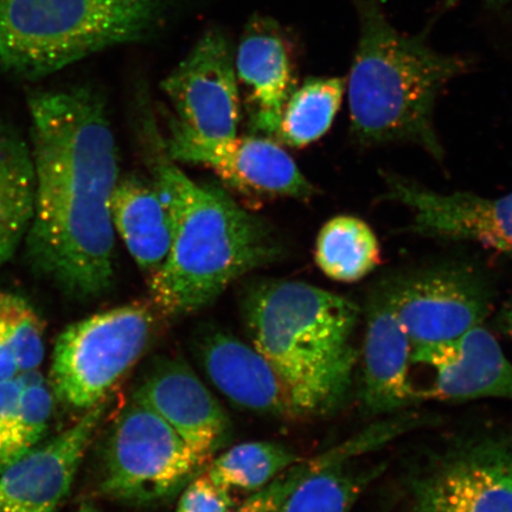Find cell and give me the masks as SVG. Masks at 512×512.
Wrapping results in <instances>:
<instances>
[{
  "label": "cell",
  "instance_id": "6da1fadb",
  "mask_svg": "<svg viewBox=\"0 0 512 512\" xmlns=\"http://www.w3.org/2000/svg\"><path fill=\"white\" fill-rule=\"evenodd\" d=\"M34 209L23 243L37 277L94 299L114 279L111 198L119 159L104 99L87 87L28 94Z\"/></svg>",
  "mask_w": 512,
  "mask_h": 512
},
{
  "label": "cell",
  "instance_id": "7a4b0ae2",
  "mask_svg": "<svg viewBox=\"0 0 512 512\" xmlns=\"http://www.w3.org/2000/svg\"><path fill=\"white\" fill-rule=\"evenodd\" d=\"M150 162L174 222L168 258L149 279L157 311L191 315L214 303L243 274L280 258L283 248L274 230L226 191L184 174L163 145L152 150Z\"/></svg>",
  "mask_w": 512,
  "mask_h": 512
},
{
  "label": "cell",
  "instance_id": "3957f363",
  "mask_svg": "<svg viewBox=\"0 0 512 512\" xmlns=\"http://www.w3.org/2000/svg\"><path fill=\"white\" fill-rule=\"evenodd\" d=\"M248 335L283 382L294 413L324 415L350 393L360 307L302 281H266L245 302Z\"/></svg>",
  "mask_w": 512,
  "mask_h": 512
},
{
  "label": "cell",
  "instance_id": "277c9868",
  "mask_svg": "<svg viewBox=\"0 0 512 512\" xmlns=\"http://www.w3.org/2000/svg\"><path fill=\"white\" fill-rule=\"evenodd\" d=\"M360 37L348 83L351 132L362 145L414 143L443 160L433 127L438 95L469 68L441 54L425 36H408L388 21L379 0H352Z\"/></svg>",
  "mask_w": 512,
  "mask_h": 512
},
{
  "label": "cell",
  "instance_id": "5b68a950",
  "mask_svg": "<svg viewBox=\"0 0 512 512\" xmlns=\"http://www.w3.org/2000/svg\"><path fill=\"white\" fill-rule=\"evenodd\" d=\"M171 0H0L4 73L37 80L163 28Z\"/></svg>",
  "mask_w": 512,
  "mask_h": 512
},
{
  "label": "cell",
  "instance_id": "8992f818",
  "mask_svg": "<svg viewBox=\"0 0 512 512\" xmlns=\"http://www.w3.org/2000/svg\"><path fill=\"white\" fill-rule=\"evenodd\" d=\"M153 305L132 303L70 324L56 338L49 375L55 399L88 411L149 348L157 326Z\"/></svg>",
  "mask_w": 512,
  "mask_h": 512
},
{
  "label": "cell",
  "instance_id": "52a82bcc",
  "mask_svg": "<svg viewBox=\"0 0 512 512\" xmlns=\"http://www.w3.org/2000/svg\"><path fill=\"white\" fill-rule=\"evenodd\" d=\"M204 467L162 416L133 394L107 440L102 494L145 505L166 501Z\"/></svg>",
  "mask_w": 512,
  "mask_h": 512
},
{
  "label": "cell",
  "instance_id": "ba28073f",
  "mask_svg": "<svg viewBox=\"0 0 512 512\" xmlns=\"http://www.w3.org/2000/svg\"><path fill=\"white\" fill-rule=\"evenodd\" d=\"M413 348L453 341L488 317L492 291L482 274L444 265L383 281Z\"/></svg>",
  "mask_w": 512,
  "mask_h": 512
},
{
  "label": "cell",
  "instance_id": "9c48e42d",
  "mask_svg": "<svg viewBox=\"0 0 512 512\" xmlns=\"http://www.w3.org/2000/svg\"><path fill=\"white\" fill-rule=\"evenodd\" d=\"M162 145L175 162L206 166L230 187L248 195L306 200L315 194L293 158L270 138H203L171 117Z\"/></svg>",
  "mask_w": 512,
  "mask_h": 512
},
{
  "label": "cell",
  "instance_id": "30bf717a",
  "mask_svg": "<svg viewBox=\"0 0 512 512\" xmlns=\"http://www.w3.org/2000/svg\"><path fill=\"white\" fill-rule=\"evenodd\" d=\"M162 89L177 119L198 136L215 140L238 136L240 86L233 49L222 31L203 34L162 82Z\"/></svg>",
  "mask_w": 512,
  "mask_h": 512
},
{
  "label": "cell",
  "instance_id": "8fae6325",
  "mask_svg": "<svg viewBox=\"0 0 512 512\" xmlns=\"http://www.w3.org/2000/svg\"><path fill=\"white\" fill-rule=\"evenodd\" d=\"M414 512H512V444L460 446L414 484Z\"/></svg>",
  "mask_w": 512,
  "mask_h": 512
},
{
  "label": "cell",
  "instance_id": "7c38bea8",
  "mask_svg": "<svg viewBox=\"0 0 512 512\" xmlns=\"http://www.w3.org/2000/svg\"><path fill=\"white\" fill-rule=\"evenodd\" d=\"M388 200L412 210L408 233L445 240H465L512 256V194L499 198L471 192L438 194L407 178L387 174Z\"/></svg>",
  "mask_w": 512,
  "mask_h": 512
},
{
  "label": "cell",
  "instance_id": "4fadbf2b",
  "mask_svg": "<svg viewBox=\"0 0 512 512\" xmlns=\"http://www.w3.org/2000/svg\"><path fill=\"white\" fill-rule=\"evenodd\" d=\"M106 411L105 401L88 409L75 425L0 472V512H55Z\"/></svg>",
  "mask_w": 512,
  "mask_h": 512
},
{
  "label": "cell",
  "instance_id": "5bb4252c",
  "mask_svg": "<svg viewBox=\"0 0 512 512\" xmlns=\"http://www.w3.org/2000/svg\"><path fill=\"white\" fill-rule=\"evenodd\" d=\"M412 363L434 373L431 386L419 390V400L512 401V363L483 324L453 341L413 348Z\"/></svg>",
  "mask_w": 512,
  "mask_h": 512
},
{
  "label": "cell",
  "instance_id": "9a60e30c",
  "mask_svg": "<svg viewBox=\"0 0 512 512\" xmlns=\"http://www.w3.org/2000/svg\"><path fill=\"white\" fill-rule=\"evenodd\" d=\"M134 394L174 428L203 467L228 443L227 413L187 364L159 362Z\"/></svg>",
  "mask_w": 512,
  "mask_h": 512
},
{
  "label": "cell",
  "instance_id": "2e32d148",
  "mask_svg": "<svg viewBox=\"0 0 512 512\" xmlns=\"http://www.w3.org/2000/svg\"><path fill=\"white\" fill-rule=\"evenodd\" d=\"M366 323L362 350L363 407L374 415L398 413L418 402L419 395L409 377L413 344L383 281L370 293Z\"/></svg>",
  "mask_w": 512,
  "mask_h": 512
},
{
  "label": "cell",
  "instance_id": "e0dca14e",
  "mask_svg": "<svg viewBox=\"0 0 512 512\" xmlns=\"http://www.w3.org/2000/svg\"><path fill=\"white\" fill-rule=\"evenodd\" d=\"M234 60L254 131L277 136L281 115L296 89L290 49L279 24L261 15L249 19Z\"/></svg>",
  "mask_w": 512,
  "mask_h": 512
},
{
  "label": "cell",
  "instance_id": "ac0fdd59",
  "mask_svg": "<svg viewBox=\"0 0 512 512\" xmlns=\"http://www.w3.org/2000/svg\"><path fill=\"white\" fill-rule=\"evenodd\" d=\"M200 356L211 383L234 405L255 413L296 416L280 377L252 344L217 331L202 339Z\"/></svg>",
  "mask_w": 512,
  "mask_h": 512
},
{
  "label": "cell",
  "instance_id": "d6986e66",
  "mask_svg": "<svg viewBox=\"0 0 512 512\" xmlns=\"http://www.w3.org/2000/svg\"><path fill=\"white\" fill-rule=\"evenodd\" d=\"M111 215L115 232L151 277L168 258L174 239V222L162 192L155 182L119 179L111 198Z\"/></svg>",
  "mask_w": 512,
  "mask_h": 512
},
{
  "label": "cell",
  "instance_id": "ffe728a7",
  "mask_svg": "<svg viewBox=\"0 0 512 512\" xmlns=\"http://www.w3.org/2000/svg\"><path fill=\"white\" fill-rule=\"evenodd\" d=\"M357 451L351 440L307 460L305 475L277 512H351L382 466L352 465Z\"/></svg>",
  "mask_w": 512,
  "mask_h": 512
},
{
  "label": "cell",
  "instance_id": "44dd1931",
  "mask_svg": "<svg viewBox=\"0 0 512 512\" xmlns=\"http://www.w3.org/2000/svg\"><path fill=\"white\" fill-rule=\"evenodd\" d=\"M34 209L29 143L0 124V268L23 246Z\"/></svg>",
  "mask_w": 512,
  "mask_h": 512
},
{
  "label": "cell",
  "instance_id": "7402d4cb",
  "mask_svg": "<svg viewBox=\"0 0 512 512\" xmlns=\"http://www.w3.org/2000/svg\"><path fill=\"white\" fill-rule=\"evenodd\" d=\"M380 261V245L373 229L357 217L337 216L320 229L316 262L326 277L355 283L373 272Z\"/></svg>",
  "mask_w": 512,
  "mask_h": 512
},
{
  "label": "cell",
  "instance_id": "603a6c76",
  "mask_svg": "<svg viewBox=\"0 0 512 512\" xmlns=\"http://www.w3.org/2000/svg\"><path fill=\"white\" fill-rule=\"evenodd\" d=\"M345 92L341 78H312L294 89L281 115L277 137L303 149L317 142L334 123Z\"/></svg>",
  "mask_w": 512,
  "mask_h": 512
},
{
  "label": "cell",
  "instance_id": "cb8c5ba5",
  "mask_svg": "<svg viewBox=\"0 0 512 512\" xmlns=\"http://www.w3.org/2000/svg\"><path fill=\"white\" fill-rule=\"evenodd\" d=\"M300 460L302 458L283 444L252 441L229 448L211 460L206 473L232 494L239 491L252 495Z\"/></svg>",
  "mask_w": 512,
  "mask_h": 512
},
{
  "label": "cell",
  "instance_id": "d4e9b609",
  "mask_svg": "<svg viewBox=\"0 0 512 512\" xmlns=\"http://www.w3.org/2000/svg\"><path fill=\"white\" fill-rule=\"evenodd\" d=\"M21 398L0 444V472L40 445L54 411L55 396L37 370L23 373Z\"/></svg>",
  "mask_w": 512,
  "mask_h": 512
},
{
  "label": "cell",
  "instance_id": "484cf974",
  "mask_svg": "<svg viewBox=\"0 0 512 512\" xmlns=\"http://www.w3.org/2000/svg\"><path fill=\"white\" fill-rule=\"evenodd\" d=\"M0 331L9 343L19 373H30L44 360V324L35 307L18 293L0 290Z\"/></svg>",
  "mask_w": 512,
  "mask_h": 512
},
{
  "label": "cell",
  "instance_id": "4316f807",
  "mask_svg": "<svg viewBox=\"0 0 512 512\" xmlns=\"http://www.w3.org/2000/svg\"><path fill=\"white\" fill-rule=\"evenodd\" d=\"M235 507L232 492L200 472L184 486L176 512H232Z\"/></svg>",
  "mask_w": 512,
  "mask_h": 512
},
{
  "label": "cell",
  "instance_id": "83f0119b",
  "mask_svg": "<svg viewBox=\"0 0 512 512\" xmlns=\"http://www.w3.org/2000/svg\"><path fill=\"white\" fill-rule=\"evenodd\" d=\"M307 460L302 459L273 480L264 489L254 492L232 512H277L281 503L303 478Z\"/></svg>",
  "mask_w": 512,
  "mask_h": 512
},
{
  "label": "cell",
  "instance_id": "f1b7e54d",
  "mask_svg": "<svg viewBox=\"0 0 512 512\" xmlns=\"http://www.w3.org/2000/svg\"><path fill=\"white\" fill-rule=\"evenodd\" d=\"M22 388L21 375L0 383V444L10 426L12 415H14L19 398H21Z\"/></svg>",
  "mask_w": 512,
  "mask_h": 512
},
{
  "label": "cell",
  "instance_id": "f546056e",
  "mask_svg": "<svg viewBox=\"0 0 512 512\" xmlns=\"http://www.w3.org/2000/svg\"><path fill=\"white\" fill-rule=\"evenodd\" d=\"M19 374L16 358L8 342L0 331V383L15 379Z\"/></svg>",
  "mask_w": 512,
  "mask_h": 512
},
{
  "label": "cell",
  "instance_id": "4dcf8cb0",
  "mask_svg": "<svg viewBox=\"0 0 512 512\" xmlns=\"http://www.w3.org/2000/svg\"><path fill=\"white\" fill-rule=\"evenodd\" d=\"M497 325L512 341V296L507 300L497 316Z\"/></svg>",
  "mask_w": 512,
  "mask_h": 512
},
{
  "label": "cell",
  "instance_id": "1f68e13d",
  "mask_svg": "<svg viewBox=\"0 0 512 512\" xmlns=\"http://www.w3.org/2000/svg\"><path fill=\"white\" fill-rule=\"evenodd\" d=\"M76 512H100L98 509L94 507V505L89 503H83L78 511Z\"/></svg>",
  "mask_w": 512,
  "mask_h": 512
},
{
  "label": "cell",
  "instance_id": "d6a6232c",
  "mask_svg": "<svg viewBox=\"0 0 512 512\" xmlns=\"http://www.w3.org/2000/svg\"><path fill=\"white\" fill-rule=\"evenodd\" d=\"M492 4H503L509 2V0H489Z\"/></svg>",
  "mask_w": 512,
  "mask_h": 512
},
{
  "label": "cell",
  "instance_id": "836d02e7",
  "mask_svg": "<svg viewBox=\"0 0 512 512\" xmlns=\"http://www.w3.org/2000/svg\"><path fill=\"white\" fill-rule=\"evenodd\" d=\"M0 73H4V70H3V67H2V63H0Z\"/></svg>",
  "mask_w": 512,
  "mask_h": 512
}]
</instances>
